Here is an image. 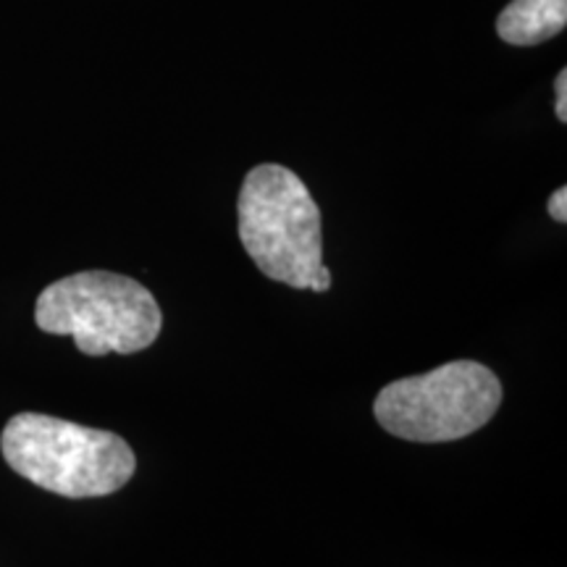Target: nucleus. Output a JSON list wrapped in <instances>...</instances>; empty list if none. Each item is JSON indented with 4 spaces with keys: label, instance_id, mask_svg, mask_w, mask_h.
Instances as JSON below:
<instances>
[{
    "label": "nucleus",
    "instance_id": "nucleus-4",
    "mask_svg": "<svg viewBox=\"0 0 567 567\" xmlns=\"http://www.w3.org/2000/svg\"><path fill=\"white\" fill-rule=\"evenodd\" d=\"M502 384L476 360H452L423 375H408L375 394L373 415L386 434L421 444L457 442L496 415Z\"/></svg>",
    "mask_w": 567,
    "mask_h": 567
},
{
    "label": "nucleus",
    "instance_id": "nucleus-1",
    "mask_svg": "<svg viewBox=\"0 0 567 567\" xmlns=\"http://www.w3.org/2000/svg\"><path fill=\"white\" fill-rule=\"evenodd\" d=\"M0 450L11 471L69 499L109 496L130 484L137 471L132 446L113 431L40 413L13 415L0 436Z\"/></svg>",
    "mask_w": 567,
    "mask_h": 567
},
{
    "label": "nucleus",
    "instance_id": "nucleus-2",
    "mask_svg": "<svg viewBox=\"0 0 567 567\" xmlns=\"http://www.w3.org/2000/svg\"><path fill=\"white\" fill-rule=\"evenodd\" d=\"M237 213L239 239L260 274L295 289L313 287L323 266V224L300 176L260 163L245 176Z\"/></svg>",
    "mask_w": 567,
    "mask_h": 567
},
{
    "label": "nucleus",
    "instance_id": "nucleus-3",
    "mask_svg": "<svg viewBox=\"0 0 567 567\" xmlns=\"http://www.w3.org/2000/svg\"><path fill=\"white\" fill-rule=\"evenodd\" d=\"M34 321L45 334L71 337L90 358L142 352L163 329L151 289L111 271H82L42 289Z\"/></svg>",
    "mask_w": 567,
    "mask_h": 567
},
{
    "label": "nucleus",
    "instance_id": "nucleus-5",
    "mask_svg": "<svg viewBox=\"0 0 567 567\" xmlns=\"http://www.w3.org/2000/svg\"><path fill=\"white\" fill-rule=\"evenodd\" d=\"M567 27V0H509L496 19V32L507 45L530 48L557 38Z\"/></svg>",
    "mask_w": 567,
    "mask_h": 567
},
{
    "label": "nucleus",
    "instance_id": "nucleus-7",
    "mask_svg": "<svg viewBox=\"0 0 567 567\" xmlns=\"http://www.w3.org/2000/svg\"><path fill=\"white\" fill-rule=\"evenodd\" d=\"M555 90H557V103H555V113L559 122H567V69H563L557 74V82H555Z\"/></svg>",
    "mask_w": 567,
    "mask_h": 567
},
{
    "label": "nucleus",
    "instance_id": "nucleus-6",
    "mask_svg": "<svg viewBox=\"0 0 567 567\" xmlns=\"http://www.w3.org/2000/svg\"><path fill=\"white\" fill-rule=\"evenodd\" d=\"M549 216L555 218L557 224H565L567 221V189L559 187L555 193L549 195Z\"/></svg>",
    "mask_w": 567,
    "mask_h": 567
},
{
    "label": "nucleus",
    "instance_id": "nucleus-8",
    "mask_svg": "<svg viewBox=\"0 0 567 567\" xmlns=\"http://www.w3.org/2000/svg\"><path fill=\"white\" fill-rule=\"evenodd\" d=\"M313 292H329L331 289V271L326 266H321L318 268V274H316V281H313Z\"/></svg>",
    "mask_w": 567,
    "mask_h": 567
}]
</instances>
